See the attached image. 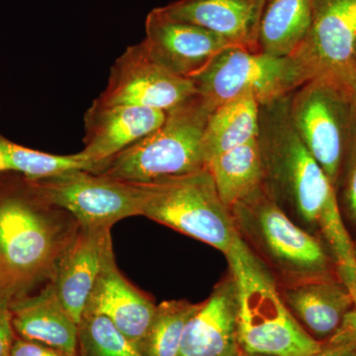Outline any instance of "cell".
Returning a JSON list of instances; mask_svg holds the SVG:
<instances>
[{
	"instance_id": "cell-8",
	"label": "cell",
	"mask_w": 356,
	"mask_h": 356,
	"mask_svg": "<svg viewBox=\"0 0 356 356\" xmlns=\"http://www.w3.org/2000/svg\"><path fill=\"white\" fill-rule=\"evenodd\" d=\"M308 81L292 57H276L264 51L229 47L193 79L199 95L214 108L241 97L266 105L291 95Z\"/></svg>"
},
{
	"instance_id": "cell-7",
	"label": "cell",
	"mask_w": 356,
	"mask_h": 356,
	"mask_svg": "<svg viewBox=\"0 0 356 356\" xmlns=\"http://www.w3.org/2000/svg\"><path fill=\"white\" fill-rule=\"evenodd\" d=\"M145 184L142 216L228 254L238 234L207 168Z\"/></svg>"
},
{
	"instance_id": "cell-6",
	"label": "cell",
	"mask_w": 356,
	"mask_h": 356,
	"mask_svg": "<svg viewBox=\"0 0 356 356\" xmlns=\"http://www.w3.org/2000/svg\"><path fill=\"white\" fill-rule=\"evenodd\" d=\"M289 111L300 138L337 191L356 143L350 86L334 77H316L290 95Z\"/></svg>"
},
{
	"instance_id": "cell-5",
	"label": "cell",
	"mask_w": 356,
	"mask_h": 356,
	"mask_svg": "<svg viewBox=\"0 0 356 356\" xmlns=\"http://www.w3.org/2000/svg\"><path fill=\"white\" fill-rule=\"evenodd\" d=\"M214 107L195 95L166 112L161 127L102 163L96 173L149 184L207 168L203 136Z\"/></svg>"
},
{
	"instance_id": "cell-9",
	"label": "cell",
	"mask_w": 356,
	"mask_h": 356,
	"mask_svg": "<svg viewBox=\"0 0 356 356\" xmlns=\"http://www.w3.org/2000/svg\"><path fill=\"white\" fill-rule=\"evenodd\" d=\"M29 180L44 199L69 212L81 227L112 228L125 218L142 216L146 200V184L88 170Z\"/></svg>"
},
{
	"instance_id": "cell-30",
	"label": "cell",
	"mask_w": 356,
	"mask_h": 356,
	"mask_svg": "<svg viewBox=\"0 0 356 356\" xmlns=\"http://www.w3.org/2000/svg\"><path fill=\"white\" fill-rule=\"evenodd\" d=\"M337 273L350 290L353 297L355 310L351 312L350 317L356 327V267L350 264H339L337 266Z\"/></svg>"
},
{
	"instance_id": "cell-14",
	"label": "cell",
	"mask_w": 356,
	"mask_h": 356,
	"mask_svg": "<svg viewBox=\"0 0 356 356\" xmlns=\"http://www.w3.org/2000/svg\"><path fill=\"white\" fill-rule=\"evenodd\" d=\"M156 308L151 296L134 286L119 270L110 243L84 313L99 314L108 318L138 346L151 325Z\"/></svg>"
},
{
	"instance_id": "cell-20",
	"label": "cell",
	"mask_w": 356,
	"mask_h": 356,
	"mask_svg": "<svg viewBox=\"0 0 356 356\" xmlns=\"http://www.w3.org/2000/svg\"><path fill=\"white\" fill-rule=\"evenodd\" d=\"M261 105L252 97H241L219 105L210 114L203 136L206 166L211 159L259 135Z\"/></svg>"
},
{
	"instance_id": "cell-35",
	"label": "cell",
	"mask_w": 356,
	"mask_h": 356,
	"mask_svg": "<svg viewBox=\"0 0 356 356\" xmlns=\"http://www.w3.org/2000/svg\"><path fill=\"white\" fill-rule=\"evenodd\" d=\"M355 63H356V57H355Z\"/></svg>"
},
{
	"instance_id": "cell-33",
	"label": "cell",
	"mask_w": 356,
	"mask_h": 356,
	"mask_svg": "<svg viewBox=\"0 0 356 356\" xmlns=\"http://www.w3.org/2000/svg\"><path fill=\"white\" fill-rule=\"evenodd\" d=\"M240 356H248V353H245V351H242V353H241Z\"/></svg>"
},
{
	"instance_id": "cell-25",
	"label": "cell",
	"mask_w": 356,
	"mask_h": 356,
	"mask_svg": "<svg viewBox=\"0 0 356 356\" xmlns=\"http://www.w3.org/2000/svg\"><path fill=\"white\" fill-rule=\"evenodd\" d=\"M79 356H142L137 344L105 316L83 313L77 325Z\"/></svg>"
},
{
	"instance_id": "cell-15",
	"label": "cell",
	"mask_w": 356,
	"mask_h": 356,
	"mask_svg": "<svg viewBox=\"0 0 356 356\" xmlns=\"http://www.w3.org/2000/svg\"><path fill=\"white\" fill-rule=\"evenodd\" d=\"M242 351L235 282L228 271L189 322L177 356H240Z\"/></svg>"
},
{
	"instance_id": "cell-19",
	"label": "cell",
	"mask_w": 356,
	"mask_h": 356,
	"mask_svg": "<svg viewBox=\"0 0 356 356\" xmlns=\"http://www.w3.org/2000/svg\"><path fill=\"white\" fill-rule=\"evenodd\" d=\"M9 308L16 336L77 355V323L63 306L51 283L11 302Z\"/></svg>"
},
{
	"instance_id": "cell-23",
	"label": "cell",
	"mask_w": 356,
	"mask_h": 356,
	"mask_svg": "<svg viewBox=\"0 0 356 356\" xmlns=\"http://www.w3.org/2000/svg\"><path fill=\"white\" fill-rule=\"evenodd\" d=\"M77 170L96 172L98 166L83 152L67 156L43 153L20 146L0 135V173H16L28 179H41Z\"/></svg>"
},
{
	"instance_id": "cell-27",
	"label": "cell",
	"mask_w": 356,
	"mask_h": 356,
	"mask_svg": "<svg viewBox=\"0 0 356 356\" xmlns=\"http://www.w3.org/2000/svg\"><path fill=\"white\" fill-rule=\"evenodd\" d=\"M350 314L341 329L323 341L322 348L310 356H356V327Z\"/></svg>"
},
{
	"instance_id": "cell-11",
	"label": "cell",
	"mask_w": 356,
	"mask_h": 356,
	"mask_svg": "<svg viewBox=\"0 0 356 356\" xmlns=\"http://www.w3.org/2000/svg\"><path fill=\"white\" fill-rule=\"evenodd\" d=\"M197 95L191 79L175 76L149 55L143 42L115 60L108 83L97 99L104 105H130L168 111Z\"/></svg>"
},
{
	"instance_id": "cell-34",
	"label": "cell",
	"mask_w": 356,
	"mask_h": 356,
	"mask_svg": "<svg viewBox=\"0 0 356 356\" xmlns=\"http://www.w3.org/2000/svg\"><path fill=\"white\" fill-rule=\"evenodd\" d=\"M248 356H259V355H248Z\"/></svg>"
},
{
	"instance_id": "cell-31",
	"label": "cell",
	"mask_w": 356,
	"mask_h": 356,
	"mask_svg": "<svg viewBox=\"0 0 356 356\" xmlns=\"http://www.w3.org/2000/svg\"><path fill=\"white\" fill-rule=\"evenodd\" d=\"M350 86L351 95H353V103L356 108V74L353 76V79H350V83H348Z\"/></svg>"
},
{
	"instance_id": "cell-18",
	"label": "cell",
	"mask_w": 356,
	"mask_h": 356,
	"mask_svg": "<svg viewBox=\"0 0 356 356\" xmlns=\"http://www.w3.org/2000/svg\"><path fill=\"white\" fill-rule=\"evenodd\" d=\"M278 289L293 317L321 343L334 336L355 310L350 290L339 276L278 285Z\"/></svg>"
},
{
	"instance_id": "cell-28",
	"label": "cell",
	"mask_w": 356,
	"mask_h": 356,
	"mask_svg": "<svg viewBox=\"0 0 356 356\" xmlns=\"http://www.w3.org/2000/svg\"><path fill=\"white\" fill-rule=\"evenodd\" d=\"M9 356H77L58 350L47 344L21 339L16 336Z\"/></svg>"
},
{
	"instance_id": "cell-32",
	"label": "cell",
	"mask_w": 356,
	"mask_h": 356,
	"mask_svg": "<svg viewBox=\"0 0 356 356\" xmlns=\"http://www.w3.org/2000/svg\"><path fill=\"white\" fill-rule=\"evenodd\" d=\"M353 259H355L356 266V241H353Z\"/></svg>"
},
{
	"instance_id": "cell-22",
	"label": "cell",
	"mask_w": 356,
	"mask_h": 356,
	"mask_svg": "<svg viewBox=\"0 0 356 356\" xmlns=\"http://www.w3.org/2000/svg\"><path fill=\"white\" fill-rule=\"evenodd\" d=\"M220 197L231 208L264 184V166L257 138L208 163Z\"/></svg>"
},
{
	"instance_id": "cell-13",
	"label": "cell",
	"mask_w": 356,
	"mask_h": 356,
	"mask_svg": "<svg viewBox=\"0 0 356 356\" xmlns=\"http://www.w3.org/2000/svg\"><path fill=\"white\" fill-rule=\"evenodd\" d=\"M166 112L130 105H104L95 100L84 116L86 136L81 152L99 170L103 163L161 127Z\"/></svg>"
},
{
	"instance_id": "cell-21",
	"label": "cell",
	"mask_w": 356,
	"mask_h": 356,
	"mask_svg": "<svg viewBox=\"0 0 356 356\" xmlns=\"http://www.w3.org/2000/svg\"><path fill=\"white\" fill-rule=\"evenodd\" d=\"M313 0H267L259 33V51L289 57L305 38Z\"/></svg>"
},
{
	"instance_id": "cell-24",
	"label": "cell",
	"mask_w": 356,
	"mask_h": 356,
	"mask_svg": "<svg viewBox=\"0 0 356 356\" xmlns=\"http://www.w3.org/2000/svg\"><path fill=\"white\" fill-rule=\"evenodd\" d=\"M201 303L170 300L156 306L149 329L138 344L142 356H177L185 330Z\"/></svg>"
},
{
	"instance_id": "cell-16",
	"label": "cell",
	"mask_w": 356,
	"mask_h": 356,
	"mask_svg": "<svg viewBox=\"0 0 356 356\" xmlns=\"http://www.w3.org/2000/svg\"><path fill=\"white\" fill-rule=\"evenodd\" d=\"M111 243V228L79 226L58 261L50 283L77 325L95 286L105 250Z\"/></svg>"
},
{
	"instance_id": "cell-3",
	"label": "cell",
	"mask_w": 356,
	"mask_h": 356,
	"mask_svg": "<svg viewBox=\"0 0 356 356\" xmlns=\"http://www.w3.org/2000/svg\"><path fill=\"white\" fill-rule=\"evenodd\" d=\"M225 257L235 282L238 339L245 353L310 356L322 348L293 317L273 274L240 236Z\"/></svg>"
},
{
	"instance_id": "cell-12",
	"label": "cell",
	"mask_w": 356,
	"mask_h": 356,
	"mask_svg": "<svg viewBox=\"0 0 356 356\" xmlns=\"http://www.w3.org/2000/svg\"><path fill=\"white\" fill-rule=\"evenodd\" d=\"M143 43L159 65L191 81L200 76L222 51L235 47L205 28L173 19L159 7L147 14Z\"/></svg>"
},
{
	"instance_id": "cell-26",
	"label": "cell",
	"mask_w": 356,
	"mask_h": 356,
	"mask_svg": "<svg viewBox=\"0 0 356 356\" xmlns=\"http://www.w3.org/2000/svg\"><path fill=\"white\" fill-rule=\"evenodd\" d=\"M337 195L344 222L356 231V143L337 185Z\"/></svg>"
},
{
	"instance_id": "cell-4",
	"label": "cell",
	"mask_w": 356,
	"mask_h": 356,
	"mask_svg": "<svg viewBox=\"0 0 356 356\" xmlns=\"http://www.w3.org/2000/svg\"><path fill=\"white\" fill-rule=\"evenodd\" d=\"M231 213L238 236L280 286L339 276L329 248L293 221L264 184L236 203Z\"/></svg>"
},
{
	"instance_id": "cell-10",
	"label": "cell",
	"mask_w": 356,
	"mask_h": 356,
	"mask_svg": "<svg viewBox=\"0 0 356 356\" xmlns=\"http://www.w3.org/2000/svg\"><path fill=\"white\" fill-rule=\"evenodd\" d=\"M290 57L308 81L331 76L350 83L356 74V0H313L310 27Z\"/></svg>"
},
{
	"instance_id": "cell-1",
	"label": "cell",
	"mask_w": 356,
	"mask_h": 356,
	"mask_svg": "<svg viewBox=\"0 0 356 356\" xmlns=\"http://www.w3.org/2000/svg\"><path fill=\"white\" fill-rule=\"evenodd\" d=\"M291 95L261 106L257 140L262 184L293 221L325 243L337 264L355 266L353 240L336 189L293 125Z\"/></svg>"
},
{
	"instance_id": "cell-2",
	"label": "cell",
	"mask_w": 356,
	"mask_h": 356,
	"mask_svg": "<svg viewBox=\"0 0 356 356\" xmlns=\"http://www.w3.org/2000/svg\"><path fill=\"white\" fill-rule=\"evenodd\" d=\"M79 229L28 178L0 173V299L10 304L50 283Z\"/></svg>"
},
{
	"instance_id": "cell-17",
	"label": "cell",
	"mask_w": 356,
	"mask_h": 356,
	"mask_svg": "<svg viewBox=\"0 0 356 356\" xmlns=\"http://www.w3.org/2000/svg\"><path fill=\"white\" fill-rule=\"evenodd\" d=\"M267 0H177L159 7L173 19L200 26L228 43L259 51V33Z\"/></svg>"
},
{
	"instance_id": "cell-29",
	"label": "cell",
	"mask_w": 356,
	"mask_h": 356,
	"mask_svg": "<svg viewBox=\"0 0 356 356\" xmlns=\"http://www.w3.org/2000/svg\"><path fill=\"white\" fill-rule=\"evenodd\" d=\"M15 337L9 302L0 299V356H9Z\"/></svg>"
}]
</instances>
